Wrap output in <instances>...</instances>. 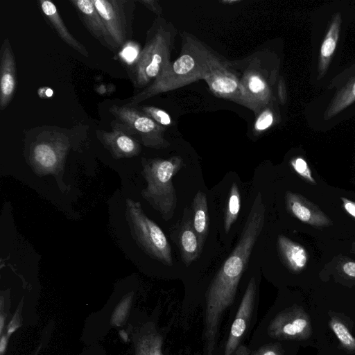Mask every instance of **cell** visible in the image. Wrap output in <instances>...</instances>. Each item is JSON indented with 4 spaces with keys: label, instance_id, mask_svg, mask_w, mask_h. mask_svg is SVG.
Returning a JSON list of instances; mask_svg holds the SVG:
<instances>
[{
    "label": "cell",
    "instance_id": "obj_1",
    "mask_svg": "<svg viewBox=\"0 0 355 355\" xmlns=\"http://www.w3.org/2000/svg\"><path fill=\"white\" fill-rule=\"evenodd\" d=\"M266 206L258 193L239 241L212 279L206 294L205 334L216 336L223 313L232 304L240 279L265 223Z\"/></svg>",
    "mask_w": 355,
    "mask_h": 355
},
{
    "label": "cell",
    "instance_id": "obj_2",
    "mask_svg": "<svg viewBox=\"0 0 355 355\" xmlns=\"http://www.w3.org/2000/svg\"><path fill=\"white\" fill-rule=\"evenodd\" d=\"M181 38L178 58L151 85L129 98L126 105L135 106L161 93L204 80L211 69L230 62L191 33L183 31Z\"/></svg>",
    "mask_w": 355,
    "mask_h": 355
},
{
    "label": "cell",
    "instance_id": "obj_3",
    "mask_svg": "<svg viewBox=\"0 0 355 355\" xmlns=\"http://www.w3.org/2000/svg\"><path fill=\"white\" fill-rule=\"evenodd\" d=\"M177 33L171 21L162 16L155 18L146 33L144 46L128 66V73L135 89L148 87L168 68Z\"/></svg>",
    "mask_w": 355,
    "mask_h": 355
},
{
    "label": "cell",
    "instance_id": "obj_4",
    "mask_svg": "<svg viewBox=\"0 0 355 355\" xmlns=\"http://www.w3.org/2000/svg\"><path fill=\"white\" fill-rule=\"evenodd\" d=\"M183 164V159L178 155L167 159H141V174L147 187L141 195L166 221L172 218L177 207L176 191L172 180Z\"/></svg>",
    "mask_w": 355,
    "mask_h": 355
},
{
    "label": "cell",
    "instance_id": "obj_5",
    "mask_svg": "<svg viewBox=\"0 0 355 355\" xmlns=\"http://www.w3.org/2000/svg\"><path fill=\"white\" fill-rule=\"evenodd\" d=\"M125 202L126 220L137 245L151 258L172 266L171 245L162 230L145 214L139 202L130 198Z\"/></svg>",
    "mask_w": 355,
    "mask_h": 355
},
{
    "label": "cell",
    "instance_id": "obj_6",
    "mask_svg": "<svg viewBox=\"0 0 355 355\" xmlns=\"http://www.w3.org/2000/svg\"><path fill=\"white\" fill-rule=\"evenodd\" d=\"M266 51L257 52L245 59L232 62L248 97L255 106L257 115L274 101L272 86L277 71L268 67Z\"/></svg>",
    "mask_w": 355,
    "mask_h": 355
},
{
    "label": "cell",
    "instance_id": "obj_7",
    "mask_svg": "<svg viewBox=\"0 0 355 355\" xmlns=\"http://www.w3.org/2000/svg\"><path fill=\"white\" fill-rule=\"evenodd\" d=\"M69 147L64 134L42 132L30 146L29 162L33 170L40 176L59 174L63 170Z\"/></svg>",
    "mask_w": 355,
    "mask_h": 355
},
{
    "label": "cell",
    "instance_id": "obj_8",
    "mask_svg": "<svg viewBox=\"0 0 355 355\" xmlns=\"http://www.w3.org/2000/svg\"><path fill=\"white\" fill-rule=\"evenodd\" d=\"M110 112L116 119L114 122L130 135H138L144 146L155 149H164L170 146L164 137L165 127L136 106L114 105Z\"/></svg>",
    "mask_w": 355,
    "mask_h": 355
},
{
    "label": "cell",
    "instance_id": "obj_9",
    "mask_svg": "<svg viewBox=\"0 0 355 355\" xmlns=\"http://www.w3.org/2000/svg\"><path fill=\"white\" fill-rule=\"evenodd\" d=\"M117 49L121 50L132 37L135 1L92 0Z\"/></svg>",
    "mask_w": 355,
    "mask_h": 355
},
{
    "label": "cell",
    "instance_id": "obj_10",
    "mask_svg": "<svg viewBox=\"0 0 355 355\" xmlns=\"http://www.w3.org/2000/svg\"><path fill=\"white\" fill-rule=\"evenodd\" d=\"M260 334L279 340H303L312 334L311 319L300 306H292L278 312L267 327H261Z\"/></svg>",
    "mask_w": 355,
    "mask_h": 355
},
{
    "label": "cell",
    "instance_id": "obj_11",
    "mask_svg": "<svg viewBox=\"0 0 355 355\" xmlns=\"http://www.w3.org/2000/svg\"><path fill=\"white\" fill-rule=\"evenodd\" d=\"M204 80L214 95L243 105L257 115L255 106L241 84L239 73L232 61L211 69Z\"/></svg>",
    "mask_w": 355,
    "mask_h": 355
},
{
    "label": "cell",
    "instance_id": "obj_12",
    "mask_svg": "<svg viewBox=\"0 0 355 355\" xmlns=\"http://www.w3.org/2000/svg\"><path fill=\"white\" fill-rule=\"evenodd\" d=\"M257 297V283L251 277L245 291L234 320L231 325L223 355H236L241 343L252 322Z\"/></svg>",
    "mask_w": 355,
    "mask_h": 355
},
{
    "label": "cell",
    "instance_id": "obj_13",
    "mask_svg": "<svg viewBox=\"0 0 355 355\" xmlns=\"http://www.w3.org/2000/svg\"><path fill=\"white\" fill-rule=\"evenodd\" d=\"M173 230L171 236H175L182 260L188 266L199 257L202 250L193 227V212L188 207H184L182 220Z\"/></svg>",
    "mask_w": 355,
    "mask_h": 355
},
{
    "label": "cell",
    "instance_id": "obj_14",
    "mask_svg": "<svg viewBox=\"0 0 355 355\" xmlns=\"http://www.w3.org/2000/svg\"><path fill=\"white\" fill-rule=\"evenodd\" d=\"M112 130H96V136L115 159L132 157L141 152L139 142L113 121Z\"/></svg>",
    "mask_w": 355,
    "mask_h": 355
},
{
    "label": "cell",
    "instance_id": "obj_15",
    "mask_svg": "<svg viewBox=\"0 0 355 355\" xmlns=\"http://www.w3.org/2000/svg\"><path fill=\"white\" fill-rule=\"evenodd\" d=\"M88 31L102 45L114 53L119 49L110 35L92 0H70Z\"/></svg>",
    "mask_w": 355,
    "mask_h": 355
},
{
    "label": "cell",
    "instance_id": "obj_16",
    "mask_svg": "<svg viewBox=\"0 0 355 355\" xmlns=\"http://www.w3.org/2000/svg\"><path fill=\"white\" fill-rule=\"evenodd\" d=\"M16 64L11 44L5 38L1 47L0 58V110L7 107L17 88Z\"/></svg>",
    "mask_w": 355,
    "mask_h": 355
},
{
    "label": "cell",
    "instance_id": "obj_17",
    "mask_svg": "<svg viewBox=\"0 0 355 355\" xmlns=\"http://www.w3.org/2000/svg\"><path fill=\"white\" fill-rule=\"evenodd\" d=\"M288 211L300 221L315 227H327L329 218L318 206L300 194L288 191L285 195Z\"/></svg>",
    "mask_w": 355,
    "mask_h": 355
},
{
    "label": "cell",
    "instance_id": "obj_18",
    "mask_svg": "<svg viewBox=\"0 0 355 355\" xmlns=\"http://www.w3.org/2000/svg\"><path fill=\"white\" fill-rule=\"evenodd\" d=\"M39 3L42 13L59 37L67 44L81 55L85 57L89 56V53L85 46L77 40L68 31L58 11L56 6L52 1L48 0H40Z\"/></svg>",
    "mask_w": 355,
    "mask_h": 355
},
{
    "label": "cell",
    "instance_id": "obj_19",
    "mask_svg": "<svg viewBox=\"0 0 355 355\" xmlns=\"http://www.w3.org/2000/svg\"><path fill=\"white\" fill-rule=\"evenodd\" d=\"M277 250L282 262L292 272H300L306 267L307 252L301 245L280 234L277 237Z\"/></svg>",
    "mask_w": 355,
    "mask_h": 355
},
{
    "label": "cell",
    "instance_id": "obj_20",
    "mask_svg": "<svg viewBox=\"0 0 355 355\" xmlns=\"http://www.w3.org/2000/svg\"><path fill=\"white\" fill-rule=\"evenodd\" d=\"M341 26V15L336 13L331 21L327 33L322 40L319 54L318 77L322 78L330 64L339 38Z\"/></svg>",
    "mask_w": 355,
    "mask_h": 355
},
{
    "label": "cell",
    "instance_id": "obj_21",
    "mask_svg": "<svg viewBox=\"0 0 355 355\" xmlns=\"http://www.w3.org/2000/svg\"><path fill=\"white\" fill-rule=\"evenodd\" d=\"M192 211L193 227L203 248L209 233V218L207 196L202 191H198L193 199Z\"/></svg>",
    "mask_w": 355,
    "mask_h": 355
},
{
    "label": "cell",
    "instance_id": "obj_22",
    "mask_svg": "<svg viewBox=\"0 0 355 355\" xmlns=\"http://www.w3.org/2000/svg\"><path fill=\"white\" fill-rule=\"evenodd\" d=\"M355 102V78L348 83L334 97L328 107L325 116H334Z\"/></svg>",
    "mask_w": 355,
    "mask_h": 355
},
{
    "label": "cell",
    "instance_id": "obj_23",
    "mask_svg": "<svg viewBox=\"0 0 355 355\" xmlns=\"http://www.w3.org/2000/svg\"><path fill=\"white\" fill-rule=\"evenodd\" d=\"M241 206V193L236 182H233L229 193L227 205L224 215V230L228 233L236 220Z\"/></svg>",
    "mask_w": 355,
    "mask_h": 355
},
{
    "label": "cell",
    "instance_id": "obj_24",
    "mask_svg": "<svg viewBox=\"0 0 355 355\" xmlns=\"http://www.w3.org/2000/svg\"><path fill=\"white\" fill-rule=\"evenodd\" d=\"M329 325L343 346L348 350L354 351L355 338L344 323L336 318H332L329 322Z\"/></svg>",
    "mask_w": 355,
    "mask_h": 355
},
{
    "label": "cell",
    "instance_id": "obj_25",
    "mask_svg": "<svg viewBox=\"0 0 355 355\" xmlns=\"http://www.w3.org/2000/svg\"><path fill=\"white\" fill-rule=\"evenodd\" d=\"M273 103L264 107L257 116L253 126V132L260 135L270 128L275 122V112L272 107Z\"/></svg>",
    "mask_w": 355,
    "mask_h": 355
},
{
    "label": "cell",
    "instance_id": "obj_26",
    "mask_svg": "<svg viewBox=\"0 0 355 355\" xmlns=\"http://www.w3.org/2000/svg\"><path fill=\"white\" fill-rule=\"evenodd\" d=\"M135 106L150 116L157 123L163 127L171 125L173 123L170 115L160 108L154 106H144L139 105Z\"/></svg>",
    "mask_w": 355,
    "mask_h": 355
},
{
    "label": "cell",
    "instance_id": "obj_27",
    "mask_svg": "<svg viewBox=\"0 0 355 355\" xmlns=\"http://www.w3.org/2000/svg\"><path fill=\"white\" fill-rule=\"evenodd\" d=\"M291 165L294 171L305 180L313 184H316L309 165L302 157H296L293 158L291 160Z\"/></svg>",
    "mask_w": 355,
    "mask_h": 355
},
{
    "label": "cell",
    "instance_id": "obj_28",
    "mask_svg": "<svg viewBox=\"0 0 355 355\" xmlns=\"http://www.w3.org/2000/svg\"><path fill=\"white\" fill-rule=\"evenodd\" d=\"M251 355H284V350L279 343H269L260 345Z\"/></svg>",
    "mask_w": 355,
    "mask_h": 355
},
{
    "label": "cell",
    "instance_id": "obj_29",
    "mask_svg": "<svg viewBox=\"0 0 355 355\" xmlns=\"http://www.w3.org/2000/svg\"><path fill=\"white\" fill-rule=\"evenodd\" d=\"M162 341L159 337L150 338L144 345L142 355H163L161 350Z\"/></svg>",
    "mask_w": 355,
    "mask_h": 355
},
{
    "label": "cell",
    "instance_id": "obj_30",
    "mask_svg": "<svg viewBox=\"0 0 355 355\" xmlns=\"http://www.w3.org/2000/svg\"><path fill=\"white\" fill-rule=\"evenodd\" d=\"M132 296L128 295L125 297L123 301L119 304L116 311H115L112 322L113 323L119 325L121 321L125 318L128 309L130 306V304L131 302Z\"/></svg>",
    "mask_w": 355,
    "mask_h": 355
},
{
    "label": "cell",
    "instance_id": "obj_31",
    "mask_svg": "<svg viewBox=\"0 0 355 355\" xmlns=\"http://www.w3.org/2000/svg\"><path fill=\"white\" fill-rule=\"evenodd\" d=\"M137 2L144 5L149 10L153 12L157 17L162 16V8L157 0H138Z\"/></svg>",
    "mask_w": 355,
    "mask_h": 355
},
{
    "label": "cell",
    "instance_id": "obj_32",
    "mask_svg": "<svg viewBox=\"0 0 355 355\" xmlns=\"http://www.w3.org/2000/svg\"><path fill=\"white\" fill-rule=\"evenodd\" d=\"M277 96L279 102L284 105L287 101L286 87L283 77H279L277 85Z\"/></svg>",
    "mask_w": 355,
    "mask_h": 355
},
{
    "label": "cell",
    "instance_id": "obj_33",
    "mask_svg": "<svg viewBox=\"0 0 355 355\" xmlns=\"http://www.w3.org/2000/svg\"><path fill=\"white\" fill-rule=\"evenodd\" d=\"M341 200L345 211L355 218V202L344 197L341 198Z\"/></svg>",
    "mask_w": 355,
    "mask_h": 355
},
{
    "label": "cell",
    "instance_id": "obj_34",
    "mask_svg": "<svg viewBox=\"0 0 355 355\" xmlns=\"http://www.w3.org/2000/svg\"><path fill=\"white\" fill-rule=\"evenodd\" d=\"M342 270L347 275L355 277V262L347 261L342 265Z\"/></svg>",
    "mask_w": 355,
    "mask_h": 355
},
{
    "label": "cell",
    "instance_id": "obj_35",
    "mask_svg": "<svg viewBox=\"0 0 355 355\" xmlns=\"http://www.w3.org/2000/svg\"><path fill=\"white\" fill-rule=\"evenodd\" d=\"M6 345H7L6 336H2L1 339V342H0L1 355H3V354L6 349Z\"/></svg>",
    "mask_w": 355,
    "mask_h": 355
},
{
    "label": "cell",
    "instance_id": "obj_36",
    "mask_svg": "<svg viewBox=\"0 0 355 355\" xmlns=\"http://www.w3.org/2000/svg\"><path fill=\"white\" fill-rule=\"evenodd\" d=\"M219 2L222 4H226V5H234L236 3H239L241 2V0H220Z\"/></svg>",
    "mask_w": 355,
    "mask_h": 355
},
{
    "label": "cell",
    "instance_id": "obj_37",
    "mask_svg": "<svg viewBox=\"0 0 355 355\" xmlns=\"http://www.w3.org/2000/svg\"><path fill=\"white\" fill-rule=\"evenodd\" d=\"M1 325H0V332L2 333V330L3 328V323H4V318L3 315H1V320H0Z\"/></svg>",
    "mask_w": 355,
    "mask_h": 355
}]
</instances>
